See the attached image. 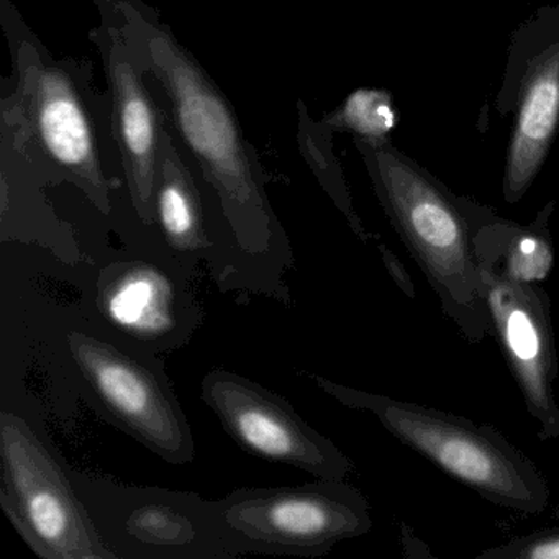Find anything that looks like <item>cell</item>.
<instances>
[{
	"label": "cell",
	"instance_id": "6da1fadb",
	"mask_svg": "<svg viewBox=\"0 0 559 559\" xmlns=\"http://www.w3.org/2000/svg\"><path fill=\"white\" fill-rule=\"evenodd\" d=\"M343 407L368 412L402 444L438 469L502 509L538 515L549 506V486L535 463L492 425L417 402L340 384L322 374H306Z\"/></svg>",
	"mask_w": 559,
	"mask_h": 559
},
{
	"label": "cell",
	"instance_id": "7a4b0ae2",
	"mask_svg": "<svg viewBox=\"0 0 559 559\" xmlns=\"http://www.w3.org/2000/svg\"><path fill=\"white\" fill-rule=\"evenodd\" d=\"M57 346L81 397L107 424L166 463L194 460L191 425L158 353L120 342L84 316L64 323Z\"/></svg>",
	"mask_w": 559,
	"mask_h": 559
},
{
	"label": "cell",
	"instance_id": "3957f363",
	"mask_svg": "<svg viewBox=\"0 0 559 559\" xmlns=\"http://www.w3.org/2000/svg\"><path fill=\"white\" fill-rule=\"evenodd\" d=\"M378 181L385 212L441 312L466 342H483L490 335V319L464 209L391 153H378Z\"/></svg>",
	"mask_w": 559,
	"mask_h": 559
},
{
	"label": "cell",
	"instance_id": "277c9868",
	"mask_svg": "<svg viewBox=\"0 0 559 559\" xmlns=\"http://www.w3.org/2000/svg\"><path fill=\"white\" fill-rule=\"evenodd\" d=\"M194 274L165 241L158 251H103L84 274L83 316L136 348L178 352L204 319Z\"/></svg>",
	"mask_w": 559,
	"mask_h": 559
},
{
	"label": "cell",
	"instance_id": "5b68a950",
	"mask_svg": "<svg viewBox=\"0 0 559 559\" xmlns=\"http://www.w3.org/2000/svg\"><path fill=\"white\" fill-rule=\"evenodd\" d=\"M0 506L44 559H117L71 483L68 464L34 420L0 411Z\"/></svg>",
	"mask_w": 559,
	"mask_h": 559
},
{
	"label": "cell",
	"instance_id": "8992f818",
	"mask_svg": "<svg viewBox=\"0 0 559 559\" xmlns=\"http://www.w3.org/2000/svg\"><path fill=\"white\" fill-rule=\"evenodd\" d=\"M222 539L245 555L320 558L338 543L368 535L371 506L343 480L286 487H247L215 500Z\"/></svg>",
	"mask_w": 559,
	"mask_h": 559
},
{
	"label": "cell",
	"instance_id": "52a82bcc",
	"mask_svg": "<svg viewBox=\"0 0 559 559\" xmlns=\"http://www.w3.org/2000/svg\"><path fill=\"white\" fill-rule=\"evenodd\" d=\"M71 483L117 559H234L215 500L135 486L68 464Z\"/></svg>",
	"mask_w": 559,
	"mask_h": 559
},
{
	"label": "cell",
	"instance_id": "ba28073f",
	"mask_svg": "<svg viewBox=\"0 0 559 559\" xmlns=\"http://www.w3.org/2000/svg\"><path fill=\"white\" fill-rule=\"evenodd\" d=\"M201 399L228 437L247 453L270 463L343 480L353 461L325 435L307 424L287 399L238 372L215 368L201 382Z\"/></svg>",
	"mask_w": 559,
	"mask_h": 559
},
{
	"label": "cell",
	"instance_id": "9c48e42d",
	"mask_svg": "<svg viewBox=\"0 0 559 559\" xmlns=\"http://www.w3.org/2000/svg\"><path fill=\"white\" fill-rule=\"evenodd\" d=\"M484 299L507 366L522 392L530 417L538 424V438H559V405L555 395L558 353L551 320V300L542 284L515 281L477 264Z\"/></svg>",
	"mask_w": 559,
	"mask_h": 559
},
{
	"label": "cell",
	"instance_id": "30bf717a",
	"mask_svg": "<svg viewBox=\"0 0 559 559\" xmlns=\"http://www.w3.org/2000/svg\"><path fill=\"white\" fill-rule=\"evenodd\" d=\"M477 264L503 276L543 284L555 270L556 253L546 209L530 225L513 224L479 209L463 207Z\"/></svg>",
	"mask_w": 559,
	"mask_h": 559
},
{
	"label": "cell",
	"instance_id": "8fae6325",
	"mask_svg": "<svg viewBox=\"0 0 559 559\" xmlns=\"http://www.w3.org/2000/svg\"><path fill=\"white\" fill-rule=\"evenodd\" d=\"M558 117L559 47H556L533 71L523 97L503 182V194L512 204L525 194L538 173L558 126Z\"/></svg>",
	"mask_w": 559,
	"mask_h": 559
},
{
	"label": "cell",
	"instance_id": "7c38bea8",
	"mask_svg": "<svg viewBox=\"0 0 559 559\" xmlns=\"http://www.w3.org/2000/svg\"><path fill=\"white\" fill-rule=\"evenodd\" d=\"M38 127L50 155L100 189L93 133L83 107L61 78L48 74L38 96Z\"/></svg>",
	"mask_w": 559,
	"mask_h": 559
},
{
	"label": "cell",
	"instance_id": "4fadbf2b",
	"mask_svg": "<svg viewBox=\"0 0 559 559\" xmlns=\"http://www.w3.org/2000/svg\"><path fill=\"white\" fill-rule=\"evenodd\" d=\"M120 135L132 173L133 201L145 224L153 221L155 199V117L152 106L127 64L114 68Z\"/></svg>",
	"mask_w": 559,
	"mask_h": 559
},
{
	"label": "cell",
	"instance_id": "5bb4252c",
	"mask_svg": "<svg viewBox=\"0 0 559 559\" xmlns=\"http://www.w3.org/2000/svg\"><path fill=\"white\" fill-rule=\"evenodd\" d=\"M479 559H559V526L533 530L502 545L484 549Z\"/></svg>",
	"mask_w": 559,
	"mask_h": 559
},
{
	"label": "cell",
	"instance_id": "9a60e30c",
	"mask_svg": "<svg viewBox=\"0 0 559 559\" xmlns=\"http://www.w3.org/2000/svg\"><path fill=\"white\" fill-rule=\"evenodd\" d=\"M343 119L353 129L369 136L384 135L394 123V116L385 97L368 91H361L349 97L343 110Z\"/></svg>",
	"mask_w": 559,
	"mask_h": 559
},
{
	"label": "cell",
	"instance_id": "2e32d148",
	"mask_svg": "<svg viewBox=\"0 0 559 559\" xmlns=\"http://www.w3.org/2000/svg\"><path fill=\"white\" fill-rule=\"evenodd\" d=\"M376 250H378L379 257H381V261L384 263L385 271H388L391 280L394 281L395 286H397L401 293H404L408 299H415V297H417V290H415L414 281H412L407 267L399 260L397 254H395L388 245L382 243V241L376 243Z\"/></svg>",
	"mask_w": 559,
	"mask_h": 559
}]
</instances>
